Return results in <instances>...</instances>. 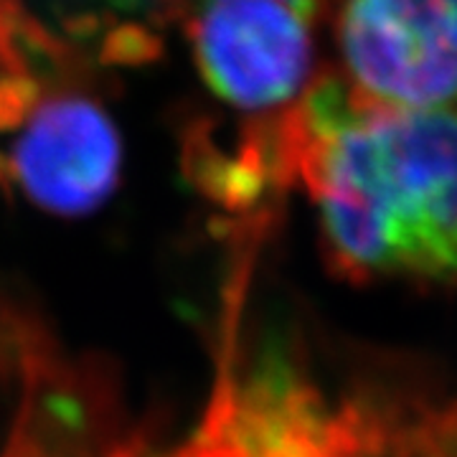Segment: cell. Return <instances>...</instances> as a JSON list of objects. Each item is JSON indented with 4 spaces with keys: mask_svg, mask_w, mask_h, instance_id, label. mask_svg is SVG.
<instances>
[{
    "mask_svg": "<svg viewBox=\"0 0 457 457\" xmlns=\"http://www.w3.org/2000/svg\"><path fill=\"white\" fill-rule=\"evenodd\" d=\"M209 3H221V0H209ZM278 3L290 5L293 11H297L300 16H305V18H312V13H315V5H318V0H278Z\"/></svg>",
    "mask_w": 457,
    "mask_h": 457,
    "instance_id": "5b68a950",
    "label": "cell"
},
{
    "mask_svg": "<svg viewBox=\"0 0 457 457\" xmlns=\"http://www.w3.org/2000/svg\"><path fill=\"white\" fill-rule=\"evenodd\" d=\"M5 165L38 209L77 219L97 212L114 194L122 143L97 102L59 97L36 110Z\"/></svg>",
    "mask_w": 457,
    "mask_h": 457,
    "instance_id": "277c9868",
    "label": "cell"
},
{
    "mask_svg": "<svg viewBox=\"0 0 457 457\" xmlns=\"http://www.w3.org/2000/svg\"><path fill=\"white\" fill-rule=\"evenodd\" d=\"M293 143L338 275L457 278V110H389L323 84Z\"/></svg>",
    "mask_w": 457,
    "mask_h": 457,
    "instance_id": "6da1fadb",
    "label": "cell"
},
{
    "mask_svg": "<svg viewBox=\"0 0 457 457\" xmlns=\"http://www.w3.org/2000/svg\"><path fill=\"white\" fill-rule=\"evenodd\" d=\"M341 49L361 97L378 107L457 99V0H345Z\"/></svg>",
    "mask_w": 457,
    "mask_h": 457,
    "instance_id": "7a4b0ae2",
    "label": "cell"
},
{
    "mask_svg": "<svg viewBox=\"0 0 457 457\" xmlns=\"http://www.w3.org/2000/svg\"><path fill=\"white\" fill-rule=\"evenodd\" d=\"M311 18L278 0H221L198 18V69L216 97L267 110L297 95L311 66Z\"/></svg>",
    "mask_w": 457,
    "mask_h": 457,
    "instance_id": "3957f363",
    "label": "cell"
}]
</instances>
